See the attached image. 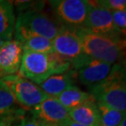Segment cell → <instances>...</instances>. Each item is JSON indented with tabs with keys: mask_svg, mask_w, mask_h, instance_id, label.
Listing matches in <instances>:
<instances>
[{
	"mask_svg": "<svg viewBox=\"0 0 126 126\" xmlns=\"http://www.w3.org/2000/svg\"><path fill=\"white\" fill-rule=\"evenodd\" d=\"M74 75L75 73L70 70L64 74L52 75L39 84V87L48 97H57L63 91L72 86L75 83Z\"/></svg>",
	"mask_w": 126,
	"mask_h": 126,
	"instance_id": "obj_14",
	"label": "cell"
},
{
	"mask_svg": "<svg viewBox=\"0 0 126 126\" xmlns=\"http://www.w3.org/2000/svg\"><path fill=\"white\" fill-rule=\"evenodd\" d=\"M42 122L39 121L34 117H28L25 118L21 121L18 125L16 126H41Z\"/></svg>",
	"mask_w": 126,
	"mask_h": 126,
	"instance_id": "obj_22",
	"label": "cell"
},
{
	"mask_svg": "<svg viewBox=\"0 0 126 126\" xmlns=\"http://www.w3.org/2000/svg\"><path fill=\"white\" fill-rule=\"evenodd\" d=\"M69 110L65 108L57 97H48L33 108L34 117L39 121L61 125L69 120Z\"/></svg>",
	"mask_w": 126,
	"mask_h": 126,
	"instance_id": "obj_10",
	"label": "cell"
},
{
	"mask_svg": "<svg viewBox=\"0 0 126 126\" xmlns=\"http://www.w3.org/2000/svg\"><path fill=\"white\" fill-rule=\"evenodd\" d=\"M81 43L83 52L92 58L114 65L121 58L125 41L122 38H113L95 34L82 27L75 28Z\"/></svg>",
	"mask_w": 126,
	"mask_h": 126,
	"instance_id": "obj_1",
	"label": "cell"
},
{
	"mask_svg": "<svg viewBox=\"0 0 126 126\" xmlns=\"http://www.w3.org/2000/svg\"><path fill=\"white\" fill-rule=\"evenodd\" d=\"M10 126H16V125H10Z\"/></svg>",
	"mask_w": 126,
	"mask_h": 126,
	"instance_id": "obj_27",
	"label": "cell"
},
{
	"mask_svg": "<svg viewBox=\"0 0 126 126\" xmlns=\"http://www.w3.org/2000/svg\"><path fill=\"white\" fill-rule=\"evenodd\" d=\"M60 103L67 110L73 109L88 102L94 101L89 93L82 91L79 88L74 86L69 87L57 97Z\"/></svg>",
	"mask_w": 126,
	"mask_h": 126,
	"instance_id": "obj_16",
	"label": "cell"
},
{
	"mask_svg": "<svg viewBox=\"0 0 126 126\" xmlns=\"http://www.w3.org/2000/svg\"><path fill=\"white\" fill-rule=\"evenodd\" d=\"M84 27L97 34L113 38L122 36L113 24L111 12L100 7L95 1H89V9Z\"/></svg>",
	"mask_w": 126,
	"mask_h": 126,
	"instance_id": "obj_8",
	"label": "cell"
},
{
	"mask_svg": "<svg viewBox=\"0 0 126 126\" xmlns=\"http://www.w3.org/2000/svg\"><path fill=\"white\" fill-rule=\"evenodd\" d=\"M59 126H84V125H82L78 124V123H75L74 121H72L70 119H69Z\"/></svg>",
	"mask_w": 126,
	"mask_h": 126,
	"instance_id": "obj_23",
	"label": "cell"
},
{
	"mask_svg": "<svg viewBox=\"0 0 126 126\" xmlns=\"http://www.w3.org/2000/svg\"><path fill=\"white\" fill-rule=\"evenodd\" d=\"M41 126H58V125H52V124H46V123L42 122V125H41Z\"/></svg>",
	"mask_w": 126,
	"mask_h": 126,
	"instance_id": "obj_25",
	"label": "cell"
},
{
	"mask_svg": "<svg viewBox=\"0 0 126 126\" xmlns=\"http://www.w3.org/2000/svg\"><path fill=\"white\" fill-rule=\"evenodd\" d=\"M89 89L96 102L120 111L126 110L125 75L120 65H113L110 75L99 84L89 86Z\"/></svg>",
	"mask_w": 126,
	"mask_h": 126,
	"instance_id": "obj_2",
	"label": "cell"
},
{
	"mask_svg": "<svg viewBox=\"0 0 126 126\" xmlns=\"http://www.w3.org/2000/svg\"><path fill=\"white\" fill-rule=\"evenodd\" d=\"M1 79L9 88L16 102L24 108H34L48 97L38 85L16 74Z\"/></svg>",
	"mask_w": 126,
	"mask_h": 126,
	"instance_id": "obj_4",
	"label": "cell"
},
{
	"mask_svg": "<svg viewBox=\"0 0 126 126\" xmlns=\"http://www.w3.org/2000/svg\"><path fill=\"white\" fill-rule=\"evenodd\" d=\"M23 50L16 40H7L0 48V79L18 73Z\"/></svg>",
	"mask_w": 126,
	"mask_h": 126,
	"instance_id": "obj_11",
	"label": "cell"
},
{
	"mask_svg": "<svg viewBox=\"0 0 126 126\" xmlns=\"http://www.w3.org/2000/svg\"><path fill=\"white\" fill-rule=\"evenodd\" d=\"M6 41H7V40H5V39H1V38H0V48H1L2 46V44H3Z\"/></svg>",
	"mask_w": 126,
	"mask_h": 126,
	"instance_id": "obj_26",
	"label": "cell"
},
{
	"mask_svg": "<svg viewBox=\"0 0 126 126\" xmlns=\"http://www.w3.org/2000/svg\"><path fill=\"white\" fill-rule=\"evenodd\" d=\"M72 67L76 70L79 81L89 87L103 81L110 75L113 65L84 54L72 63Z\"/></svg>",
	"mask_w": 126,
	"mask_h": 126,
	"instance_id": "obj_7",
	"label": "cell"
},
{
	"mask_svg": "<svg viewBox=\"0 0 126 126\" xmlns=\"http://www.w3.org/2000/svg\"><path fill=\"white\" fill-rule=\"evenodd\" d=\"M13 36L14 39L21 44L23 52L41 53L52 52V42L51 39L35 34L23 27L15 25Z\"/></svg>",
	"mask_w": 126,
	"mask_h": 126,
	"instance_id": "obj_12",
	"label": "cell"
},
{
	"mask_svg": "<svg viewBox=\"0 0 126 126\" xmlns=\"http://www.w3.org/2000/svg\"><path fill=\"white\" fill-rule=\"evenodd\" d=\"M15 25L13 5L10 1L0 0V38L5 40L12 39Z\"/></svg>",
	"mask_w": 126,
	"mask_h": 126,
	"instance_id": "obj_15",
	"label": "cell"
},
{
	"mask_svg": "<svg viewBox=\"0 0 126 126\" xmlns=\"http://www.w3.org/2000/svg\"><path fill=\"white\" fill-rule=\"evenodd\" d=\"M52 42V52L72 63L84 55L74 27L62 25Z\"/></svg>",
	"mask_w": 126,
	"mask_h": 126,
	"instance_id": "obj_9",
	"label": "cell"
},
{
	"mask_svg": "<svg viewBox=\"0 0 126 126\" xmlns=\"http://www.w3.org/2000/svg\"><path fill=\"white\" fill-rule=\"evenodd\" d=\"M95 2L100 7L110 12L125 10L126 8L125 0H97Z\"/></svg>",
	"mask_w": 126,
	"mask_h": 126,
	"instance_id": "obj_20",
	"label": "cell"
},
{
	"mask_svg": "<svg viewBox=\"0 0 126 126\" xmlns=\"http://www.w3.org/2000/svg\"><path fill=\"white\" fill-rule=\"evenodd\" d=\"M125 125H126V117L122 120V121L120 123L119 126H125Z\"/></svg>",
	"mask_w": 126,
	"mask_h": 126,
	"instance_id": "obj_24",
	"label": "cell"
},
{
	"mask_svg": "<svg viewBox=\"0 0 126 126\" xmlns=\"http://www.w3.org/2000/svg\"><path fill=\"white\" fill-rule=\"evenodd\" d=\"M69 118L72 121L84 126H102L100 113L95 101L88 102L69 110Z\"/></svg>",
	"mask_w": 126,
	"mask_h": 126,
	"instance_id": "obj_13",
	"label": "cell"
},
{
	"mask_svg": "<svg viewBox=\"0 0 126 126\" xmlns=\"http://www.w3.org/2000/svg\"><path fill=\"white\" fill-rule=\"evenodd\" d=\"M54 75L60 74L52 61L50 53L23 52L18 75L39 85Z\"/></svg>",
	"mask_w": 126,
	"mask_h": 126,
	"instance_id": "obj_3",
	"label": "cell"
},
{
	"mask_svg": "<svg viewBox=\"0 0 126 126\" xmlns=\"http://www.w3.org/2000/svg\"><path fill=\"white\" fill-rule=\"evenodd\" d=\"M16 101L7 84L0 79V117L14 112Z\"/></svg>",
	"mask_w": 126,
	"mask_h": 126,
	"instance_id": "obj_18",
	"label": "cell"
},
{
	"mask_svg": "<svg viewBox=\"0 0 126 126\" xmlns=\"http://www.w3.org/2000/svg\"><path fill=\"white\" fill-rule=\"evenodd\" d=\"M96 103L100 113L102 126H119L122 120L126 117L125 111H120L101 103Z\"/></svg>",
	"mask_w": 126,
	"mask_h": 126,
	"instance_id": "obj_17",
	"label": "cell"
},
{
	"mask_svg": "<svg viewBox=\"0 0 126 126\" xmlns=\"http://www.w3.org/2000/svg\"><path fill=\"white\" fill-rule=\"evenodd\" d=\"M110 12H111L112 21L115 27L121 34L122 36L125 37L126 28V9Z\"/></svg>",
	"mask_w": 126,
	"mask_h": 126,
	"instance_id": "obj_19",
	"label": "cell"
},
{
	"mask_svg": "<svg viewBox=\"0 0 126 126\" xmlns=\"http://www.w3.org/2000/svg\"><path fill=\"white\" fill-rule=\"evenodd\" d=\"M16 25L34 34L52 40L62 26L57 20L39 10H26L17 17Z\"/></svg>",
	"mask_w": 126,
	"mask_h": 126,
	"instance_id": "obj_5",
	"label": "cell"
},
{
	"mask_svg": "<svg viewBox=\"0 0 126 126\" xmlns=\"http://www.w3.org/2000/svg\"><path fill=\"white\" fill-rule=\"evenodd\" d=\"M49 3L61 24L74 28L84 26L89 9V1L53 0Z\"/></svg>",
	"mask_w": 126,
	"mask_h": 126,
	"instance_id": "obj_6",
	"label": "cell"
},
{
	"mask_svg": "<svg viewBox=\"0 0 126 126\" xmlns=\"http://www.w3.org/2000/svg\"><path fill=\"white\" fill-rule=\"evenodd\" d=\"M21 116L19 113V110H17L16 112H12L11 114H8L7 115H3V116L0 117V126H10L12 125L15 120L19 119V117Z\"/></svg>",
	"mask_w": 126,
	"mask_h": 126,
	"instance_id": "obj_21",
	"label": "cell"
}]
</instances>
